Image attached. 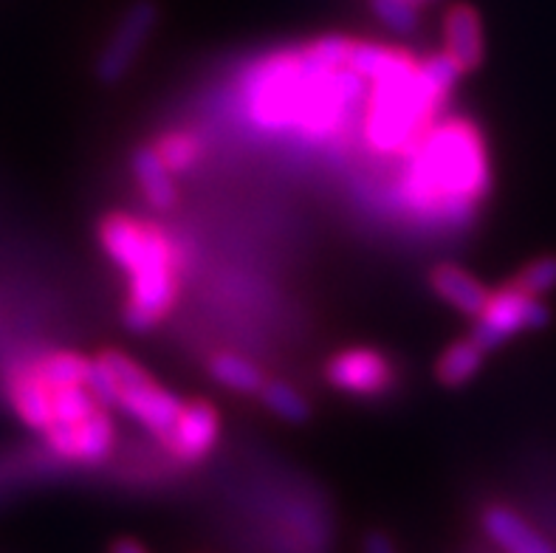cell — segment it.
<instances>
[{
    "label": "cell",
    "instance_id": "1",
    "mask_svg": "<svg viewBox=\"0 0 556 553\" xmlns=\"http://www.w3.org/2000/svg\"><path fill=\"white\" fill-rule=\"evenodd\" d=\"M99 235L108 257L130 277L125 325L134 334H148L162 323L176 302L178 282L173 249L164 235L127 215L108 217Z\"/></svg>",
    "mask_w": 556,
    "mask_h": 553
},
{
    "label": "cell",
    "instance_id": "2",
    "mask_svg": "<svg viewBox=\"0 0 556 553\" xmlns=\"http://www.w3.org/2000/svg\"><path fill=\"white\" fill-rule=\"evenodd\" d=\"M409 184L416 203L469 215L472 203L489 192V164L478 134L466 125L432 130L418 150Z\"/></svg>",
    "mask_w": 556,
    "mask_h": 553
},
{
    "label": "cell",
    "instance_id": "3",
    "mask_svg": "<svg viewBox=\"0 0 556 553\" xmlns=\"http://www.w3.org/2000/svg\"><path fill=\"white\" fill-rule=\"evenodd\" d=\"M441 99L444 97L432 91L418 68L395 83L374 85L367 139L381 153H399L421 134Z\"/></svg>",
    "mask_w": 556,
    "mask_h": 553
},
{
    "label": "cell",
    "instance_id": "4",
    "mask_svg": "<svg viewBox=\"0 0 556 553\" xmlns=\"http://www.w3.org/2000/svg\"><path fill=\"white\" fill-rule=\"evenodd\" d=\"M102 359L108 362V367L116 376V385H119V392H116V404L122 413L130 415L148 429V432L159 435L162 441H167L169 432L176 429L178 418L184 413V404L167 392L164 387H159L148 373L136 365L134 359H127L125 353H102Z\"/></svg>",
    "mask_w": 556,
    "mask_h": 553
},
{
    "label": "cell",
    "instance_id": "5",
    "mask_svg": "<svg viewBox=\"0 0 556 553\" xmlns=\"http://www.w3.org/2000/svg\"><path fill=\"white\" fill-rule=\"evenodd\" d=\"M551 323V311L545 309L540 297H531L517 286H508L497 294L489 297L486 309L478 316L472 339L483 353L506 344L515 334L522 330H540Z\"/></svg>",
    "mask_w": 556,
    "mask_h": 553
},
{
    "label": "cell",
    "instance_id": "6",
    "mask_svg": "<svg viewBox=\"0 0 556 553\" xmlns=\"http://www.w3.org/2000/svg\"><path fill=\"white\" fill-rule=\"evenodd\" d=\"M159 23V7L155 0H136L125 9L116 28H113L111 40L105 42V49L97 60V77L99 83L116 85L130 74L134 63L139 60L144 42L155 32Z\"/></svg>",
    "mask_w": 556,
    "mask_h": 553
},
{
    "label": "cell",
    "instance_id": "7",
    "mask_svg": "<svg viewBox=\"0 0 556 553\" xmlns=\"http://www.w3.org/2000/svg\"><path fill=\"white\" fill-rule=\"evenodd\" d=\"M46 443H49V449L54 455L65 457V461L99 466V463H105L113 452L111 415H108L102 406H97L79 427L46 429Z\"/></svg>",
    "mask_w": 556,
    "mask_h": 553
},
{
    "label": "cell",
    "instance_id": "8",
    "mask_svg": "<svg viewBox=\"0 0 556 553\" xmlns=\"http://www.w3.org/2000/svg\"><path fill=\"white\" fill-rule=\"evenodd\" d=\"M325 376L331 387L348 392V395H379L393 381L388 359L376 351H367V348H353V351H342L339 356H333Z\"/></svg>",
    "mask_w": 556,
    "mask_h": 553
},
{
    "label": "cell",
    "instance_id": "9",
    "mask_svg": "<svg viewBox=\"0 0 556 553\" xmlns=\"http://www.w3.org/2000/svg\"><path fill=\"white\" fill-rule=\"evenodd\" d=\"M220 418L218 410L206 401H195V404H184V413L178 418L176 429L169 432L167 447L169 452L184 463L204 461L212 452V447L218 443Z\"/></svg>",
    "mask_w": 556,
    "mask_h": 553
},
{
    "label": "cell",
    "instance_id": "10",
    "mask_svg": "<svg viewBox=\"0 0 556 553\" xmlns=\"http://www.w3.org/2000/svg\"><path fill=\"white\" fill-rule=\"evenodd\" d=\"M480 526H483L489 540L506 553H556L543 533L534 531L520 514L506 508V505H489V508H483Z\"/></svg>",
    "mask_w": 556,
    "mask_h": 553
},
{
    "label": "cell",
    "instance_id": "11",
    "mask_svg": "<svg viewBox=\"0 0 556 553\" xmlns=\"http://www.w3.org/2000/svg\"><path fill=\"white\" fill-rule=\"evenodd\" d=\"M348 68L356 71L365 83L384 85L409 77L418 68V63L402 54V51L384 49V46H376V42H353Z\"/></svg>",
    "mask_w": 556,
    "mask_h": 553
},
{
    "label": "cell",
    "instance_id": "12",
    "mask_svg": "<svg viewBox=\"0 0 556 553\" xmlns=\"http://www.w3.org/2000/svg\"><path fill=\"white\" fill-rule=\"evenodd\" d=\"M446 54H452L464 71H472L483 63V28L472 7L450 9L444 23Z\"/></svg>",
    "mask_w": 556,
    "mask_h": 553
},
{
    "label": "cell",
    "instance_id": "13",
    "mask_svg": "<svg viewBox=\"0 0 556 553\" xmlns=\"http://www.w3.org/2000/svg\"><path fill=\"white\" fill-rule=\"evenodd\" d=\"M134 176L139 181L141 192L155 210H169L176 206L178 189L173 184V169L162 159L159 148H139L134 153Z\"/></svg>",
    "mask_w": 556,
    "mask_h": 553
},
{
    "label": "cell",
    "instance_id": "14",
    "mask_svg": "<svg viewBox=\"0 0 556 553\" xmlns=\"http://www.w3.org/2000/svg\"><path fill=\"white\" fill-rule=\"evenodd\" d=\"M432 288L452 309H458L466 316H480L489 302V291L458 266H438L432 272Z\"/></svg>",
    "mask_w": 556,
    "mask_h": 553
},
{
    "label": "cell",
    "instance_id": "15",
    "mask_svg": "<svg viewBox=\"0 0 556 553\" xmlns=\"http://www.w3.org/2000/svg\"><path fill=\"white\" fill-rule=\"evenodd\" d=\"M51 395H54V392L42 385L40 378L35 376V370L21 373V376L14 378L12 404H14V410H17V415H21V418L26 420L31 429H40V432H46V429H49Z\"/></svg>",
    "mask_w": 556,
    "mask_h": 553
},
{
    "label": "cell",
    "instance_id": "16",
    "mask_svg": "<svg viewBox=\"0 0 556 553\" xmlns=\"http://www.w3.org/2000/svg\"><path fill=\"white\" fill-rule=\"evenodd\" d=\"M480 365H483V351L478 348V342L460 339V342L450 344L438 362V378L446 387H464L466 381H472V376H478Z\"/></svg>",
    "mask_w": 556,
    "mask_h": 553
},
{
    "label": "cell",
    "instance_id": "17",
    "mask_svg": "<svg viewBox=\"0 0 556 553\" xmlns=\"http://www.w3.org/2000/svg\"><path fill=\"white\" fill-rule=\"evenodd\" d=\"M210 373L218 385L229 387L235 392H261L263 385H266L261 367L252 365L249 359L235 356V353H218L210 362Z\"/></svg>",
    "mask_w": 556,
    "mask_h": 553
},
{
    "label": "cell",
    "instance_id": "18",
    "mask_svg": "<svg viewBox=\"0 0 556 553\" xmlns=\"http://www.w3.org/2000/svg\"><path fill=\"white\" fill-rule=\"evenodd\" d=\"M88 367L91 362L77 353H51L35 367V376L40 378L42 385L49 387L51 392L54 390H65V387H79L85 385V378H88Z\"/></svg>",
    "mask_w": 556,
    "mask_h": 553
},
{
    "label": "cell",
    "instance_id": "19",
    "mask_svg": "<svg viewBox=\"0 0 556 553\" xmlns=\"http://www.w3.org/2000/svg\"><path fill=\"white\" fill-rule=\"evenodd\" d=\"M97 399H93L88 387H65V390H54L51 395V424L49 429H74L79 427L88 415L97 410Z\"/></svg>",
    "mask_w": 556,
    "mask_h": 553
},
{
    "label": "cell",
    "instance_id": "20",
    "mask_svg": "<svg viewBox=\"0 0 556 553\" xmlns=\"http://www.w3.org/2000/svg\"><path fill=\"white\" fill-rule=\"evenodd\" d=\"M261 399L277 418L289 420V424H305L311 418V406L303 392L294 390L286 381H266L261 390Z\"/></svg>",
    "mask_w": 556,
    "mask_h": 553
},
{
    "label": "cell",
    "instance_id": "21",
    "mask_svg": "<svg viewBox=\"0 0 556 553\" xmlns=\"http://www.w3.org/2000/svg\"><path fill=\"white\" fill-rule=\"evenodd\" d=\"M374 14L395 35H413L418 28L416 0H370Z\"/></svg>",
    "mask_w": 556,
    "mask_h": 553
},
{
    "label": "cell",
    "instance_id": "22",
    "mask_svg": "<svg viewBox=\"0 0 556 553\" xmlns=\"http://www.w3.org/2000/svg\"><path fill=\"white\" fill-rule=\"evenodd\" d=\"M351 40L345 37H323V40L311 42L303 56L311 65H317L323 71H339L348 68V56H351Z\"/></svg>",
    "mask_w": 556,
    "mask_h": 553
},
{
    "label": "cell",
    "instance_id": "23",
    "mask_svg": "<svg viewBox=\"0 0 556 553\" xmlns=\"http://www.w3.org/2000/svg\"><path fill=\"white\" fill-rule=\"evenodd\" d=\"M418 71H421V77L427 79V85H430L432 91H438L441 97H446V93L452 91V85L458 83L460 77V63L455 60L452 54H435L430 56V60H424L421 65H418Z\"/></svg>",
    "mask_w": 556,
    "mask_h": 553
},
{
    "label": "cell",
    "instance_id": "24",
    "mask_svg": "<svg viewBox=\"0 0 556 553\" xmlns=\"http://www.w3.org/2000/svg\"><path fill=\"white\" fill-rule=\"evenodd\" d=\"M520 291L531 297H543L556 288V257H540L531 266L522 268V274L515 282Z\"/></svg>",
    "mask_w": 556,
    "mask_h": 553
},
{
    "label": "cell",
    "instance_id": "25",
    "mask_svg": "<svg viewBox=\"0 0 556 553\" xmlns=\"http://www.w3.org/2000/svg\"><path fill=\"white\" fill-rule=\"evenodd\" d=\"M162 159L167 162V167L173 173H181V169H190L201 155V144H198L192 136H167L159 148Z\"/></svg>",
    "mask_w": 556,
    "mask_h": 553
},
{
    "label": "cell",
    "instance_id": "26",
    "mask_svg": "<svg viewBox=\"0 0 556 553\" xmlns=\"http://www.w3.org/2000/svg\"><path fill=\"white\" fill-rule=\"evenodd\" d=\"M85 387L97 399L99 406H113L116 404V392H119V385H116V376L108 367V362L102 356L93 359L91 367H88V378H85Z\"/></svg>",
    "mask_w": 556,
    "mask_h": 553
},
{
    "label": "cell",
    "instance_id": "27",
    "mask_svg": "<svg viewBox=\"0 0 556 553\" xmlns=\"http://www.w3.org/2000/svg\"><path fill=\"white\" fill-rule=\"evenodd\" d=\"M362 553H399V551H395L393 540H390L388 533L370 531L365 540H362Z\"/></svg>",
    "mask_w": 556,
    "mask_h": 553
},
{
    "label": "cell",
    "instance_id": "28",
    "mask_svg": "<svg viewBox=\"0 0 556 553\" xmlns=\"http://www.w3.org/2000/svg\"><path fill=\"white\" fill-rule=\"evenodd\" d=\"M111 553H148V551H144V545L136 540H116L111 545Z\"/></svg>",
    "mask_w": 556,
    "mask_h": 553
},
{
    "label": "cell",
    "instance_id": "29",
    "mask_svg": "<svg viewBox=\"0 0 556 553\" xmlns=\"http://www.w3.org/2000/svg\"><path fill=\"white\" fill-rule=\"evenodd\" d=\"M416 3H424V0H416Z\"/></svg>",
    "mask_w": 556,
    "mask_h": 553
}]
</instances>
